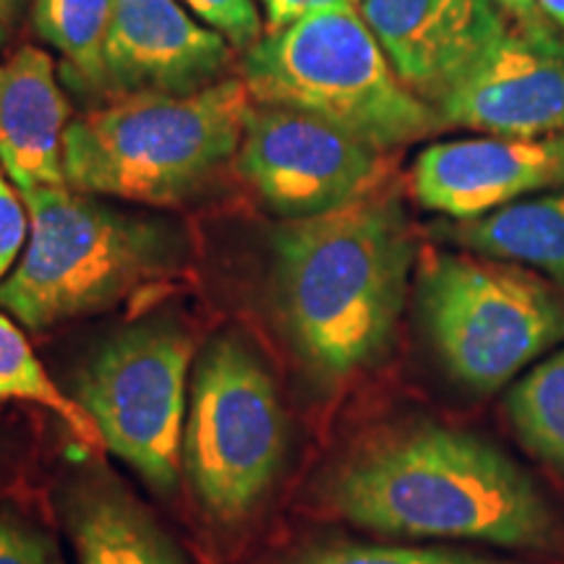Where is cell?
<instances>
[{"mask_svg":"<svg viewBox=\"0 0 564 564\" xmlns=\"http://www.w3.org/2000/svg\"><path fill=\"white\" fill-rule=\"evenodd\" d=\"M327 499L350 523L387 535L562 546L560 514L510 455L434 423L366 444L329 478Z\"/></svg>","mask_w":564,"mask_h":564,"instance_id":"cell-1","label":"cell"},{"mask_svg":"<svg viewBox=\"0 0 564 564\" xmlns=\"http://www.w3.org/2000/svg\"><path fill=\"white\" fill-rule=\"evenodd\" d=\"M415 259L413 232L387 192L274 232V301L295 352L324 384L390 350Z\"/></svg>","mask_w":564,"mask_h":564,"instance_id":"cell-2","label":"cell"},{"mask_svg":"<svg viewBox=\"0 0 564 564\" xmlns=\"http://www.w3.org/2000/svg\"><path fill=\"white\" fill-rule=\"evenodd\" d=\"M21 199L30 241L0 280V308L26 329L108 312L181 270L173 225L118 212L68 186L26 188Z\"/></svg>","mask_w":564,"mask_h":564,"instance_id":"cell-3","label":"cell"},{"mask_svg":"<svg viewBox=\"0 0 564 564\" xmlns=\"http://www.w3.org/2000/svg\"><path fill=\"white\" fill-rule=\"evenodd\" d=\"M253 97L223 79L186 97H123L68 121V188L141 204H178L202 192L241 147Z\"/></svg>","mask_w":564,"mask_h":564,"instance_id":"cell-4","label":"cell"},{"mask_svg":"<svg viewBox=\"0 0 564 564\" xmlns=\"http://www.w3.org/2000/svg\"><path fill=\"white\" fill-rule=\"evenodd\" d=\"M241 70L253 102L308 112L382 152L444 129L440 110L387 61L361 11L308 13L264 32Z\"/></svg>","mask_w":564,"mask_h":564,"instance_id":"cell-5","label":"cell"},{"mask_svg":"<svg viewBox=\"0 0 564 564\" xmlns=\"http://www.w3.org/2000/svg\"><path fill=\"white\" fill-rule=\"evenodd\" d=\"M423 322L444 369L494 392L564 345V293L523 264L434 251L419 274Z\"/></svg>","mask_w":564,"mask_h":564,"instance_id":"cell-6","label":"cell"},{"mask_svg":"<svg viewBox=\"0 0 564 564\" xmlns=\"http://www.w3.org/2000/svg\"><path fill=\"white\" fill-rule=\"evenodd\" d=\"M288 449L278 387L238 337H217L194 371L183 468L212 518L241 520L272 489Z\"/></svg>","mask_w":564,"mask_h":564,"instance_id":"cell-7","label":"cell"},{"mask_svg":"<svg viewBox=\"0 0 564 564\" xmlns=\"http://www.w3.org/2000/svg\"><path fill=\"white\" fill-rule=\"evenodd\" d=\"M192 358L188 333L150 322L110 337L76 371L74 400L105 447L162 494L178 484Z\"/></svg>","mask_w":564,"mask_h":564,"instance_id":"cell-8","label":"cell"},{"mask_svg":"<svg viewBox=\"0 0 564 564\" xmlns=\"http://www.w3.org/2000/svg\"><path fill=\"white\" fill-rule=\"evenodd\" d=\"M238 171L288 220L322 215L387 192L390 158L337 126L262 105L246 121Z\"/></svg>","mask_w":564,"mask_h":564,"instance_id":"cell-9","label":"cell"},{"mask_svg":"<svg viewBox=\"0 0 564 564\" xmlns=\"http://www.w3.org/2000/svg\"><path fill=\"white\" fill-rule=\"evenodd\" d=\"M444 126L486 137L564 131V37L544 19L512 26L453 91L436 102Z\"/></svg>","mask_w":564,"mask_h":564,"instance_id":"cell-10","label":"cell"},{"mask_svg":"<svg viewBox=\"0 0 564 564\" xmlns=\"http://www.w3.org/2000/svg\"><path fill=\"white\" fill-rule=\"evenodd\" d=\"M411 188L423 209L474 220L507 204L564 188V131L546 137H476L426 147Z\"/></svg>","mask_w":564,"mask_h":564,"instance_id":"cell-11","label":"cell"},{"mask_svg":"<svg viewBox=\"0 0 564 564\" xmlns=\"http://www.w3.org/2000/svg\"><path fill=\"white\" fill-rule=\"evenodd\" d=\"M230 42L196 24L178 0H112L105 95L186 97L223 82Z\"/></svg>","mask_w":564,"mask_h":564,"instance_id":"cell-12","label":"cell"},{"mask_svg":"<svg viewBox=\"0 0 564 564\" xmlns=\"http://www.w3.org/2000/svg\"><path fill=\"white\" fill-rule=\"evenodd\" d=\"M358 11L400 79L434 108L512 26L494 0H361Z\"/></svg>","mask_w":564,"mask_h":564,"instance_id":"cell-13","label":"cell"},{"mask_svg":"<svg viewBox=\"0 0 564 564\" xmlns=\"http://www.w3.org/2000/svg\"><path fill=\"white\" fill-rule=\"evenodd\" d=\"M68 116V100L45 51L24 45L0 63V167L19 192L68 186L63 171Z\"/></svg>","mask_w":564,"mask_h":564,"instance_id":"cell-14","label":"cell"},{"mask_svg":"<svg viewBox=\"0 0 564 564\" xmlns=\"http://www.w3.org/2000/svg\"><path fill=\"white\" fill-rule=\"evenodd\" d=\"M66 514L79 564H186L152 514L110 478L76 484Z\"/></svg>","mask_w":564,"mask_h":564,"instance_id":"cell-15","label":"cell"},{"mask_svg":"<svg viewBox=\"0 0 564 564\" xmlns=\"http://www.w3.org/2000/svg\"><path fill=\"white\" fill-rule=\"evenodd\" d=\"M440 236L463 251L523 264L564 293V188L440 225Z\"/></svg>","mask_w":564,"mask_h":564,"instance_id":"cell-16","label":"cell"},{"mask_svg":"<svg viewBox=\"0 0 564 564\" xmlns=\"http://www.w3.org/2000/svg\"><path fill=\"white\" fill-rule=\"evenodd\" d=\"M505 411L528 453L564 478V345L512 384Z\"/></svg>","mask_w":564,"mask_h":564,"instance_id":"cell-17","label":"cell"},{"mask_svg":"<svg viewBox=\"0 0 564 564\" xmlns=\"http://www.w3.org/2000/svg\"><path fill=\"white\" fill-rule=\"evenodd\" d=\"M112 0H34V30L68 63L74 79L105 91V42Z\"/></svg>","mask_w":564,"mask_h":564,"instance_id":"cell-18","label":"cell"},{"mask_svg":"<svg viewBox=\"0 0 564 564\" xmlns=\"http://www.w3.org/2000/svg\"><path fill=\"white\" fill-rule=\"evenodd\" d=\"M0 400H24L53 411L87 444H100V432L84 408L58 390L37 352L9 314L0 312Z\"/></svg>","mask_w":564,"mask_h":564,"instance_id":"cell-19","label":"cell"},{"mask_svg":"<svg viewBox=\"0 0 564 564\" xmlns=\"http://www.w3.org/2000/svg\"><path fill=\"white\" fill-rule=\"evenodd\" d=\"M288 564H510L491 556L457 552V549L419 546H324L295 556Z\"/></svg>","mask_w":564,"mask_h":564,"instance_id":"cell-20","label":"cell"},{"mask_svg":"<svg viewBox=\"0 0 564 564\" xmlns=\"http://www.w3.org/2000/svg\"><path fill=\"white\" fill-rule=\"evenodd\" d=\"M0 564H61L51 535L6 502H0Z\"/></svg>","mask_w":564,"mask_h":564,"instance_id":"cell-21","label":"cell"},{"mask_svg":"<svg viewBox=\"0 0 564 564\" xmlns=\"http://www.w3.org/2000/svg\"><path fill=\"white\" fill-rule=\"evenodd\" d=\"M183 3L238 51H249L267 32L253 0H183Z\"/></svg>","mask_w":564,"mask_h":564,"instance_id":"cell-22","label":"cell"},{"mask_svg":"<svg viewBox=\"0 0 564 564\" xmlns=\"http://www.w3.org/2000/svg\"><path fill=\"white\" fill-rule=\"evenodd\" d=\"M30 241V212L21 192L0 167V280L9 278Z\"/></svg>","mask_w":564,"mask_h":564,"instance_id":"cell-23","label":"cell"},{"mask_svg":"<svg viewBox=\"0 0 564 564\" xmlns=\"http://www.w3.org/2000/svg\"><path fill=\"white\" fill-rule=\"evenodd\" d=\"M267 32H278L291 26L308 13L319 11H358L361 0H262Z\"/></svg>","mask_w":564,"mask_h":564,"instance_id":"cell-24","label":"cell"},{"mask_svg":"<svg viewBox=\"0 0 564 564\" xmlns=\"http://www.w3.org/2000/svg\"><path fill=\"white\" fill-rule=\"evenodd\" d=\"M512 21H539L544 19L535 0H494Z\"/></svg>","mask_w":564,"mask_h":564,"instance_id":"cell-25","label":"cell"},{"mask_svg":"<svg viewBox=\"0 0 564 564\" xmlns=\"http://www.w3.org/2000/svg\"><path fill=\"white\" fill-rule=\"evenodd\" d=\"M535 3L546 19H552L556 30L564 32V0H535Z\"/></svg>","mask_w":564,"mask_h":564,"instance_id":"cell-26","label":"cell"},{"mask_svg":"<svg viewBox=\"0 0 564 564\" xmlns=\"http://www.w3.org/2000/svg\"><path fill=\"white\" fill-rule=\"evenodd\" d=\"M19 6H21V0H0V24H3V21H9L13 13H17Z\"/></svg>","mask_w":564,"mask_h":564,"instance_id":"cell-27","label":"cell"},{"mask_svg":"<svg viewBox=\"0 0 564 564\" xmlns=\"http://www.w3.org/2000/svg\"><path fill=\"white\" fill-rule=\"evenodd\" d=\"M3 40H6V30H3V24H0V45H3Z\"/></svg>","mask_w":564,"mask_h":564,"instance_id":"cell-28","label":"cell"}]
</instances>
